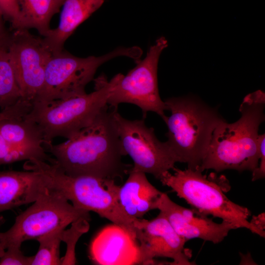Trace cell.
<instances>
[{"instance_id": "44dd1931", "label": "cell", "mask_w": 265, "mask_h": 265, "mask_svg": "<svg viewBox=\"0 0 265 265\" xmlns=\"http://www.w3.org/2000/svg\"><path fill=\"white\" fill-rule=\"evenodd\" d=\"M63 230H55L36 239L39 246L36 254L32 256L31 265H61L59 247Z\"/></svg>"}, {"instance_id": "d4e9b609", "label": "cell", "mask_w": 265, "mask_h": 265, "mask_svg": "<svg viewBox=\"0 0 265 265\" xmlns=\"http://www.w3.org/2000/svg\"><path fill=\"white\" fill-rule=\"evenodd\" d=\"M32 256L23 254L21 246H10L5 249L0 257V265H31Z\"/></svg>"}, {"instance_id": "ffe728a7", "label": "cell", "mask_w": 265, "mask_h": 265, "mask_svg": "<svg viewBox=\"0 0 265 265\" xmlns=\"http://www.w3.org/2000/svg\"><path fill=\"white\" fill-rule=\"evenodd\" d=\"M22 98L7 47H0V111Z\"/></svg>"}, {"instance_id": "4fadbf2b", "label": "cell", "mask_w": 265, "mask_h": 265, "mask_svg": "<svg viewBox=\"0 0 265 265\" xmlns=\"http://www.w3.org/2000/svg\"><path fill=\"white\" fill-rule=\"evenodd\" d=\"M154 209L161 212L176 232L187 240L197 238L216 244L223 240L230 231L238 229L229 222L216 223L192 208L183 207L165 192L156 201Z\"/></svg>"}, {"instance_id": "5bb4252c", "label": "cell", "mask_w": 265, "mask_h": 265, "mask_svg": "<svg viewBox=\"0 0 265 265\" xmlns=\"http://www.w3.org/2000/svg\"><path fill=\"white\" fill-rule=\"evenodd\" d=\"M55 189L53 178L40 170L0 172V213L33 203Z\"/></svg>"}, {"instance_id": "cb8c5ba5", "label": "cell", "mask_w": 265, "mask_h": 265, "mask_svg": "<svg viewBox=\"0 0 265 265\" xmlns=\"http://www.w3.org/2000/svg\"><path fill=\"white\" fill-rule=\"evenodd\" d=\"M0 9L15 30L27 29L21 13L19 0H0Z\"/></svg>"}, {"instance_id": "e0dca14e", "label": "cell", "mask_w": 265, "mask_h": 265, "mask_svg": "<svg viewBox=\"0 0 265 265\" xmlns=\"http://www.w3.org/2000/svg\"><path fill=\"white\" fill-rule=\"evenodd\" d=\"M123 186H119L117 197L123 210L131 217L141 219L154 205L163 192L147 179L146 173L132 169Z\"/></svg>"}, {"instance_id": "484cf974", "label": "cell", "mask_w": 265, "mask_h": 265, "mask_svg": "<svg viewBox=\"0 0 265 265\" xmlns=\"http://www.w3.org/2000/svg\"><path fill=\"white\" fill-rule=\"evenodd\" d=\"M258 148L259 161L257 168L252 171V181L263 179L265 177V134L259 135Z\"/></svg>"}, {"instance_id": "9c48e42d", "label": "cell", "mask_w": 265, "mask_h": 265, "mask_svg": "<svg viewBox=\"0 0 265 265\" xmlns=\"http://www.w3.org/2000/svg\"><path fill=\"white\" fill-rule=\"evenodd\" d=\"M168 46L164 37L159 38L149 49L146 57L124 76L115 75L110 80L112 87L107 104L117 107L121 103L138 106L143 117L148 111L158 114L164 121L167 116L164 102L159 96L158 84V64L160 55Z\"/></svg>"}, {"instance_id": "ac0fdd59", "label": "cell", "mask_w": 265, "mask_h": 265, "mask_svg": "<svg viewBox=\"0 0 265 265\" xmlns=\"http://www.w3.org/2000/svg\"><path fill=\"white\" fill-rule=\"evenodd\" d=\"M105 0H64L58 26L43 38L52 53L63 50L76 28L98 10Z\"/></svg>"}, {"instance_id": "7a4b0ae2", "label": "cell", "mask_w": 265, "mask_h": 265, "mask_svg": "<svg viewBox=\"0 0 265 265\" xmlns=\"http://www.w3.org/2000/svg\"><path fill=\"white\" fill-rule=\"evenodd\" d=\"M265 94L261 91L249 94L243 100L240 117L232 123L225 120L213 131L207 153L197 169L254 171L260 159L259 127L265 120Z\"/></svg>"}, {"instance_id": "83f0119b", "label": "cell", "mask_w": 265, "mask_h": 265, "mask_svg": "<svg viewBox=\"0 0 265 265\" xmlns=\"http://www.w3.org/2000/svg\"><path fill=\"white\" fill-rule=\"evenodd\" d=\"M2 12L0 9V47H7L8 46L11 34L9 33L4 25Z\"/></svg>"}, {"instance_id": "9a60e30c", "label": "cell", "mask_w": 265, "mask_h": 265, "mask_svg": "<svg viewBox=\"0 0 265 265\" xmlns=\"http://www.w3.org/2000/svg\"><path fill=\"white\" fill-rule=\"evenodd\" d=\"M90 256L98 265L141 264L137 239L114 224L104 228L95 237L90 246Z\"/></svg>"}, {"instance_id": "f1b7e54d", "label": "cell", "mask_w": 265, "mask_h": 265, "mask_svg": "<svg viewBox=\"0 0 265 265\" xmlns=\"http://www.w3.org/2000/svg\"><path fill=\"white\" fill-rule=\"evenodd\" d=\"M5 222V219L2 216H0V228L1 225L4 223ZM5 251V248L3 247V245L1 242V239H0V257L1 256V255L3 254Z\"/></svg>"}, {"instance_id": "8fae6325", "label": "cell", "mask_w": 265, "mask_h": 265, "mask_svg": "<svg viewBox=\"0 0 265 265\" xmlns=\"http://www.w3.org/2000/svg\"><path fill=\"white\" fill-rule=\"evenodd\" d=\"M8 51L22 98L33 103L42 90L45 68L52 53L43 38L27 29L15 30Z\"/></svg>"}, {"instance_id": "603a6c76", "label": "cell", "mask_w": 265, "mask_h": 265, "mask_svg": "<svg viewBox=\"0 0 265 265\" xmlns=\"http://www.w3.org/2000/svg\"><path fill=\"white\" fill-rule=\"evenodd\" d=\"M26 160H30V156L10 143L0 133V165Z\"/></svg>"}, {"instance_id": "30bf717a", "label": "cell", "mask_w": 265, "mask_h": 265, "mask_svg": "<svg viewBox=\"0 0 265 265\" xmlns=\"http://www.w3.org/2000/svg\"><path fill=\"white\" fill-rule=\"evenodd\" d=\"M113 116L122 145L133 161L132 169L149 173L160 180L177 162L165 142L159 140L144 118L131 120L124 118L114 107Z\"/></svg>"}, {"instance_id": "7402d4cb", "label": "cell", "mask_w": 265, "mask_h": 265, "mask_svg": "<svg viewBox=\"0 0 265 265\" xmlns=\"http://www.w3.org/2000/svg\"><path fill=\"white\" fill-rule=\"evenodd\" d=\"M90 219L81 218L72 222L71 227L61 232V241L66 244L64 256L61 258V265H75L77 262L75 248L80 237L87 233L89 229V221Z\"/></svg>"}, {"instance_id": "3957f363", "label": "cell", "mask_w": 265, "mask_h": 265, "mask_svg": "<svg viewBox=\"0 0 265 265\" xmlns=\"http://www.w3.org/2000/svg\"><path fill=\"white\" fill-rule=\"evenodd\" d=\"M164 102L171 114L164 122L166 141L177 162L197 170L216 126L224 118L215 108L192 96L172 97Z\"/></svg>"}, {"instance_id": "ba28073f", "label": "cell", "mask_w": 265, "mask_h": 265, "mask_svg": "<svg viewBox=\"0 0 265 265\" xmlns=\"http://www.w3.org/2000/svg\"><path fill=\"white\" fill-rule=\"evenodd\" d=\"M81 218L90 219L89 212L75 207L54 189L18 215L13 226L0 233V239L5 250L10 246H21L26 240L36 239L56 229H64Z\"/></svg>"}, {"instance_id": "5b68a950", "label": "cell", "mask_w": 265, "mask_h": 265, "mask_svg": "<svg viewBox=\"0 0 265 265\" xmlns=\"http://www.w3.org/2000/svg\"><path fill=\"white\" fill-rule=\"evenodd\" d=\"M30 167L48 173L53 179L56 190L75 207L97 213L127 230L138 240L141 231L136 225L139 219L131 217L122 208L117 197L119 186L114 180L90 176H70L54 164L42 161H33Z\"/></svg>"}, {"instance_id": "6da1fadb", "label": "cell", "mask_w": 265, "mask_h": 265, "mask_svg": "<svg viewBox=\"0 0 265 265\" xmlns=\"http://www.w3.org/2000/svg\"><path fill=\"white\" fill-rule=\"evenodd\" d=\"M107 105L93 123L66 141L44 146L55 165L70 176H90L103 179H123L132 165L122 161L127 156Z\"/></svg>"}, {"instance_id": "d6986e66", "label": "cell", "mask_w": 265, "mask_h": 265, "mask_svg": "<svg viewBox=\"0 0 265 265\" xmlns=\"http://www.w3.org/2000/svg\"><path fill=\"white\" fill-rule=\"evenodd\" d=\"M64 0H19L20 11L26 28H34L45 37L51 28L52 17L59 11Z\"/></svg>"}, {"instance_id": "277c9868", "label": "cell", "mask_w": 265, "mask_h": 265, "mask_svg": "<svg viewBox=\"0 0 265 265\" xmlns=\"http://www.w3.org/2000/svg\"><path fill=\"white\" fill-rule=\"evenodd\" d=\"M163 175L159 181L170 187L180 198L184 199L191 208L206 215L218 217L237 228H246L252 233L265 238L263 229L253 220L249 221L250 211L246 207L230 200L223 191L222 185L226 179L214 173L204 175L196 169L182 170L176 167Z\"/></svg>"}, {"instance_id": "7c38bea8", "label": "cell", "mask_w": 265, "mask_h": 265, "mask_svg": "<svg viewBox=\"0 0 265 265\" xmlns=\"http://www.w3.org/2000/svg\"><path fill=\"white\" fill-rule=\"evenodd\" d=\"M137 228L142 231L138 239L141 264L154 263L155 257L173 259V265H193L191 254L185 248L187 239L180 236L160 212L155 218L139 219Z\"/></svg>"}, {"instance_id": "2e32d148", "label": "cell", "mask_w": 265, "mask_h": 265, "mask_svg": "<svg viewBox=\"0 0 265 265\" xmlns=\"http://www.w3.org/2000/svg\"><path fill=\"white\" fill-rule=\"evenodd\" d=\"M0 133L12 145L26 152L30 160L55 163L54 159L46 153L44 136L39 126L25 116L0 121Z\"/></svg>"}, {"instance_id": "52a82bcc", "label": "cell", "mask_w": 265, "mask_h": 265, "mask_svg": "<svg viewBox=\"0 0 265 265\" xmlns=\"http://www.w3.org/2000/svg\"><path fill=\"white\" fill-rule=\"evenodd\" d=\"M141 54L137 47L119 48L100 56L84 58L63 50L53 53L45 68L42 90L33 103H48L85 94L86 85L102 64L120 56L137 59Z\"/></svg>"}, {"instance_id": "8992f818", "label": "cell", "mask_w": 265, "mask_h": 265, "mask_svg": "<svg viewBox=\"0 0 265 265\" xmlns=\"http://www.w3.org/2000/svg\"><path fill=\"white\" fill-rule=\"evenodd\" d=\"M94 80L95 90L90 93L48 103L32 104L25 117L39 126L44 136V145L52 143L56 137H71L91 124L107 105L111 82L104 76Z\"/></svg>"}, {"instance_id": "4316f807", "label": "cell", "mask_w": 265, "mask_h": 265, "mask_svg": "<svg viewBox=\"0 0 265 265\" xmlns=\"http://www.w3.org/2000/svg\"><path fill=\"white\" fill-rule=\"evenodd\" d=\"M27 111V104L20 100L12 106L0 111V121L5 119L24 117Z\"/></svg>"}]
</instances>
